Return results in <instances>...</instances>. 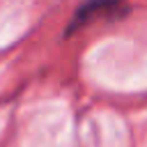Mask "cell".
Returning a JSON list of instances; mask_svg holds the SVG:
<instances>
[{"label":"cell","mask_w":147,"mask_h":147,"mask_svg":"<svg viewBox=\"0 0 147 147\" xmlns=\"http://www.w3.org/2000/svg\"><path fill=\"white\" fill-rule=\"evenodd\" d=\"M122 11H126V2L124 0H87L76 9L64 37H71L76 30L90 25L96 18H113V16H119Z\"/></svg>","instance_id":"cell-1"}]
</instances>
